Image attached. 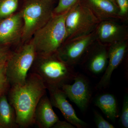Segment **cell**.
Instances as JSON below:
<instances>
[{"label":"cell","mask_w":128,"mask_h":128,"mask_svg":"<svg viewBox=\"0 0 128 128\" xmlns=\"http://www.w3.org/2000/svg\"><path fill=\"white\" fill-rule=\"evenodd\" d=\"M47 89L39 76L32 72L24 84L10 86L8 98L15 110L18 127L28 128L34 124L35 109Z\"/></svg>","instance_id":"6da1fadb"},{"label":"cell","mask_w":128,"mask_h":128,"mask_svg":"<svg viewBox=\"0 0 128 128\" xmlns=\"http://www.w3.org/2000/svg\"><path fill=\"white\" fill-rule=\"evenodd\" d=\"M31 70L42 80L47 89L61 88L74 80L77 73L73 67L63 62L56 53L46 56L37 55Z\"/></svg>","instance_id":"7a4b0ae2"},{"label":"cell","mask_w":128,"mask_h":128,"mask_svg":"<svg viewBox=\"0 0 128 128\" xmlns=\"http://www.w3.org/2000/svg\"><path fill=\"white\" fill-rule=\"evenodd\" d=\"M66 12L54 15L50 20L34 34L32 42L37 55L55 54L66 40Z\"/></svg>","instance_id":"3957f363"},{"label":"cell","mask_w":128,"mask_h":128,"mask_svg":"<svg viewBox=\"0 0 128 128\" xmlns=\"http://www.w3.org/2000/svg\"><path fill=\"white\" fill-rule=\"evenodd\" d=\"M53 0H24L20 11L24 22L22 38L27 41L54 16Z\"/></svg>","instance_id":"277c9868"},{"label":"cell","mask_w":128,"mask_h":128,"mask_svg":"<svg viewBox=\"0 0 128 128\" xmlns=\"http://www.w3.org/2000/svg\"><path fill=\"white\" fill-rule=\"evenodd\" d=\"M100 21L92 10L81 0L66 13V41L90 34L96 30Z\"/></svg>","instance_id":"5b68a950"},{"label":"cell","mask_w":128,"mask_h":128,"mask_svg":"<svg viewBox=\"0 0 128 128\" xmlns=\"http://www.w3.org/2000/svg\"><path fill=\"white\" fill-rule=\"evenodd\" d=\"M36 55L32 41L11 53L6 62V75L10 86L25 82Z\"/></svg>","instance_id":"8992f818"},{"label":"cell","mask_w":128,"mask_h":128,"mask_svg":"<svg viewBox=\"0 0 128 128\" xmlns=\"http://www.w3.org/2000/svg\"><path fill=\"white\" fill-rule=\"evenodd\" d=\"M96 41L95 31L87 35L66 41L56 54L63 62L73 67L83 61Z\"/></svg>","instance_id":"52a82bcc"},{"label":"cell","mask_w":128,"mask_h":128,"mask_svg":"<svg viewBox=\"0 0 128 128\" xmlns=\"http://www.w3.org/2000/svg\"><path fill=\"white\" fill-rule=\"evenodd\" d=\"M73 84H65L61 88L67 98L75 104L80 110L84 112L87 109L92 96L89 81L86 77L77 73Z\"/></svg>","instance_id":"ba28073f"},{"label":"cell","mask_w":128,"mask_h":128,"mask_svg":"<svg viewBox=\"0 0 128 128\" xmlns=\"http://www.w3.org/2000/svg\"><path fill=\"white\" fill-rule=\"evenodd\" d=\"M118 20L101 21L95 30L96 40L100 43L109 46L112 44L128 40L127 26L118 22Z\"/></svg>","instance_id":"9c48e42d"},{"label":"cell","mask_w":128,"mask_h":128,"mask_svg":"<svg viewBox=\"0 0 128 128\" xmlns=\"http://www.w3.org/2000/svg\"><path fill=\"white\" fill-rule=\"evenodd\" d=\"M24 27L20 12L2 20L0 22V47L8 46L22 38Z\"/></svg>","instance_id":"30bf717a"},{"label":"cell","mask_w":128,"mask_h":128,"mask_svg":"<svg viewBox=\"0 0 128 128\" xmlns=\"http://www.w3.org/2000/svg\"><path fill=\"white\" fill-rule=\"evenodd\" d=\"M50 100L53 106L58 108L66 121L78 128L86 127L87 124L78 117L71 104L67 100V97L60 88L48 89Z\"/></svg>","instance_id":"8fae6325"},{"label":"cell","mask_w":128,"mask_h":128,"mask_svg":"<svg viewBox=\"0 0 128 128\" xmlns=\"http://www.w3.org/2000/svg\"><path fill=\"white\" fill-rule=\"evenodd\" d=\"M128 44V40H126L108 46L107 66L97 86L98 88H105L109 84L113 72L123 60L127 52Z\"/></svg>","instance_id":"7c38bea8"},{"label":"cell","mask_w":128,"mask_h":128,"mask_svg":"<svg viewBox=\"0 0 128 128\" xmlns=\"http://www.w3.org/2000/svg\"><path fill=\"white\" fill-rule=\"evenodd\" d=\"M108 46L96 40L90 48L83 60L90 73L98 75L105 72L108 62Z\"/></svg>","instance_id":"4fadbf2b"},{"label":"cell","mask_w":128,"mask_h":128,"mask_svg":"<svg viewBox=\"0 0 128 128\" xmlns=\"http://www.w3.org/2000/svg\"><path fill=\"white\" fill-rule=\"evenodd\" d=\"M59 120L53 109V106L46 93L38 103L34 112V124L40 128H52Z\"/></svg>","instance_id":"5bb4252c"},{"label":"cell","mask_w":128,"mask_h":128,"mask_svg":"<svg viewBox=\"0 0 128 128\" xmlns=\"http://www.w3.org/2000/svg\"><path fill=\"white\" fill-rule=\"evenodd\" d=\"M90 8L100 21L108 20H122L118 6L110 0H81Z\"/></svg>","instance_id":"9a60e30c"},{"label":"cell","mask_w":128,"mask_h":128,"mask_svg":"<svg viewBox=\"0 0 128 128\" xmlns=\"http://www.w3.org/2000/svg\"><path fill=\"white\" fill-rule=\"evenodd\" d=\"M18 128L14 108L6 94L0 97V128Z\"/></svg>","instance_id":"2e32d148"},{"label":"cell","mask_w":128,"mask_h":128,"mask_svg":"<svg viewBox=\"0 0 128 128\" xmlns=\"http://www.w3.org/2000/svg\"><path fill=\"white\" fill-rule=\"evenodd\" d=\"M95 104L108 118L112 121H114L118 117L116 100L112 94H101L96 98Z\"/></svg>","instance_id":"e0dca14e"},{"label":"cell","mask_w":128,"mask_h":128,"mask_svg":"<svg viewBox=\"0 0 128 128\" xmlns=\"http://www.w3.org/2000/svg\"><path fill=\"white\" fill-rule=\"evenodd\" d=\"M20 0H0V20L10 16L16 10Z\"/></svg>","instance_id":"ac0fdd59"},{"label":"cell","mask_w":128,"mask_h":128,"mask_svg":"<svg viewBox=\"0 0 128 128\" xmlns=\"http://www.w3.org/2000/svg\"><path fill=\"white\" fill-rule=\"evenodd\" d=\"M81 0H59L57 6L54 9V15H58L66 12Z\"/></svg>","instance_id":"d6986e66"},{"label":"cell","mask_w":128,"mask_h":128,"mask_svg":"<svg viewBox=\"0 0 128 128\" xmlns=\"http://www.w3.org/2000/svg\"><path fill=\"white\" fill-rule=\"evenodd\" d=\"M10 87L8 79L6 69V63L0 66V97L6 94Z\"/></svg>","instance_id":"ffe728a7"},{"label":"cell","mask_w":128,"mask_h":128,"mask_svg":"<svg viewBox=\"0 0 128 128\" xmlns=\"http://www.w3.org/2000/svg\"><path fill=\"white\" fill-rule=\"evenodd\" d=\"M120 122L124 128H128V97L124 96L120 118Z\"/></svg>","instance_id":"44dd1931"},{"label":"cell","mask_w":128,"mask_h":128,"mask_svg":"<svg viewBox=\"0 0 128 128\" xmlns=\"http://www.w3.org/2000/svg\"><path fill=\"white\" fill-rule=\"evenodd\" d=\"M94 120L96 127L98 128H114L115 127L104 118L99 113L94 112Z\"/></svg>","instance_id":"7402d4cb"},{"label":"cell","mask_w":128,"mask_h":128,"mask_svg":"<svg viewBox=\"0 0 128 128\" xmlns=\"http://www.w3.org/2000/svg\"><path fill=\"white\" fill-rule=\"evenodd\" d=\"M119 16L122 20H127L128 15V0H116Z\"/></svg>","instance_id":"603a6c76"},{"label":"cell","mask_w":128,"mask_h":128,"mask_svg":"<svg viewBox=\"0 0 128 128\" xmlns=\"http://www.w3.org/2000/svg\"><path fill=\"white\" fill-rule=\"evenodd\" d=\"M11 52L8 46L0 47V66L6 63Z\"/></svg>","instance_id":"cb8c5ba5"},{"label":"cell","mask_w":128,"mask_h":128,"mask_svg":"<svg viewBox=\"0 0 128 128\" xmlns=\"http://www.w3.org/2000/svg\"><path fill=\"white\" fill-rule=\"evenodd\" d=\"M52 128H75V127L68 121H61L59 120L54 124Z\"/></svg>","instance_id":"d4e9b609"},{"label":"cell","mask_w":128,"mask_h":128,"mask_svg":"<svg viewBox=\"0 0 128 128\" xmlns=\"http://www.w3.org/2000/svg\"><path fill=\"white\" fill-rule=\"evenodd\" d=\"M110 0L112 2H113L114 3V4H116V0Z\"/></svg>","instance_id":"484cf974"}]
</instances>
